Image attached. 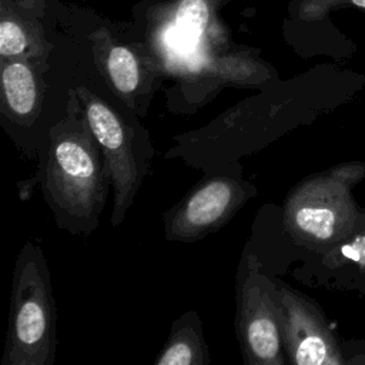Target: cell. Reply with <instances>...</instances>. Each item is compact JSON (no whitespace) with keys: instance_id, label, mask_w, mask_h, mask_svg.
Wrapping results in <instances>:
<instances>
[{"instance_id":"7a4b0ae2","label":"cell","mask_w":365,"mask_h":365,"mask_svg":"<svg viewBox=\"0 0 365 365\" xmlns=\"http://www.w3.org/2000/svg\"><path fill=\"white\" fill-rule=\"evenodd\" d=\"M57 348L56 305L40 247L26 242L14 268L3 365H53Z\"/></svg>"},{"instance_id":"8fae6325","label":"cell","mask_w":365,"mask_h":365,"mask_svg":"<svg viewBox=\"0 0 365 365\" xmlns=\"http://www.w3.org/2000/svg\"><path fill=\"white\" fill-rule=\"evenodd\" d=\"M208 21V9L204 0H182L175 14L178 33L185 40H197Z\"/></svg>"},{"instance_id":"277c9868","label":"cell","mask_w":365,"mask_h":365,"mask_svg":"<svg viewBox=\"0 0 365 365\" xmlns=\"http://www.w3.org/2000/svg\"><path fill=\"white\" fill-rule=\"evenodd\" d=\"M237 338L247 365H284V317L278 287L261 272L257 255L242 258L237 274Z\"/></svg>"},{"instance_id":"5b68a950","label":"cell","mask_w":365,"mask_h":365,"mask_svg":"<svg viewBox=\"0 0 365 365\" xmlns=\"http://www.w3.org/2000/svg\"><path fill=\"white\" fill-rule=\"evenodd\" d=\"M77 96L90 128L103 151L110 181L114 187L111 225L117 227L131 207L143 177L134 154L133 135L118 113L104 100L83 87L77 90Z\"/></svg>"},{"instance_id":"3957f363","label":"cell","mask_w":365,"mask_h":365,"mask_svg":"<svg viewBox=\"0 0 365 365\" xmlns=\"http://www.w3.org/2000/svg\"><path fill=\"white\" fill-rule=\"evenodd\" d=\"M365 177L359 161L339 164L295 185L284 204V227L294 241L322 250L352 232L356 208L352 187Z\"/></svg>"},{"instance_id":"52a82bcc","label":"cell","mask_w":365,"mask_h":365,"mask_svg":"<svg viewBox=\"0 0 365 365\" xmlns=\"http://www.w3.org/2000/svg\"><path fill=\"white\" fill-rule=\"evenodd\" d=\"M284 345L288 361L295 365H341L339 345L318 307L287 284L278 285Z\"/></svg>"},{"instance_id":"7c38bea8","label":"cell","mask_w":365,"mask_h":365,"mask_svg":"<svg viewBox=\"0 0 365 365\" xmlns=\"http://www.w3.org/2000/svg\"><path fill=\"white\" fill-rule=\"evenodd\" d=\"M27 47L23 30L13 21H1L0 24V53L4 57L21 54Z\"/></svg>"},{"instance_id":"9c48e42d","label":"cell","mask_w":365,"mask_h":365,"mask_svg":"<svg viewBox=\"0 0 365 365\" xmlns=\"http://www.w3.org/2000/svg\"><path fill=\"white\" fill-rule=\"evenodd\" d=\"M3 104L19 123L31 121L40 108V93L31 68L24 63H10L1 74Z\"/></svg>"},{"instance_id":"ba28073f","label":"cell","mask_w":365,"mask_h":365,"mask_svg":"<svg viewBox=\"0 0 365 365\" xmlns=\"http://www.w3.org/2000/svg\"><path fill=\"white\" fill-rule=\"evenodd\" d=\"M155 365H207L210 352L198 315L190 311L171 328L167 344L154 361Z\"/></svg>"},{"instance_id":"30bf717a","label":"cell","mask_w":365,"mask_h":365,"mask_svg":"<svg viewBox=\"0 0 365 365\" xmlns=\"http://www.w3.org/2000/svg\"><path fill=\"white\" fill-rule=\"evenodd\" d=\"M106 71L113 90L124 104L140 115H144L150 100L141 94V73L135 56L127 47H113L106 60Z\"/></svg>"},{"instance_id":"6da1fadb","label":"cell","mask_w":365,"mask_h":365,"mask_svg":"<svg viewBox=\"0 0 365 365\" xmlns=\"http://www.w3.org/2000/svg\"><path fill=\"white\" fill-rule=\"evenodd\" d=\"M73 111L74 106L50 130L43 190L56 220H71L80 231H90L97 225L111 181L86 114Z\"/></svg>"},{"instance_id":"8992f818","label":"cell","mask_w":365,"mask_h":365,"mask_svg":"<svg viewBox=\"0 0 365 365\" xmlns=\"http://www.w3.org/2000/svg\"><path fill=\"white\" fill-rule=\"evenodd\" d=\"M254 195L255 188L247 181L224 175L207 180L165 214V237L198 241L225 225Z\"/></svg>"},{"instance_id":"4fadbf2b","label":"cell","mask_w":365,"mask_h":365,"mask_svg":"<svg viewBox=\"0 0 365 365\" xmlns=\"http://www.w3.org/2000/svg\"><path fill=\"white\" fill-rule=\"evenodd\" d=\"M339 244H341V248H339L341 255H344L348 259L356 261L358 264L365 267V235L355 237L349 242L342 241Z\"/></svg>"}]
</instances>
